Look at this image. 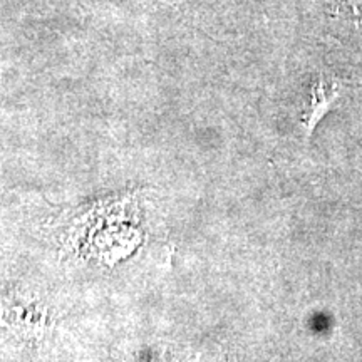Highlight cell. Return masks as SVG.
<instances>
[{
	"mask_svg": "<svg viewBox=\"0 0 362 362\" xmlns=\"http://www.w3.org/2000/svg\"><path fill=\"white\" fill-rule=\"evenodd\" d=\"M47 305L37 297L13 292L0 297V327L19 336H39L47 327Z\"/></svg>",
	"mask_w": 362,
	"mask_h": 362,
	"instance_id": "6da1fadb",
	"label": "cell"
},
{
	"mask_svg": "<svg viewBox=\"0 0 362 362\" xmlns=\"http://www.w3.org/2000/svg\"><path fill=\"white\" fill-rule=\"evenodd\" d=\"M341 90L342 84L336 78H332V76L329 78V76L320 74L319 78L312 81L304 115V128L307 136L312 133L315 124L322 119L334 101L341 96Z\"/></svg>",
	"mask_w": 362,
	"mask_h": 362,
	"instance_id": "7a4b0ae2",
	"label": "cell"
},
{
	"mask_svg": "<svg viewBox=\"0 0 362 362\" xmlns=\"http://www.w3.org/2000/svg\"><path fill=\"white\" fill-rule=\"evenodd\" d=\"M337 13L346 24L362 30V0H337Z\"/></svg>",
	"mask_w": 362,
	"mask_h": 362,
	"instance_id": "3957f363",
	"label": "cell"
},
{
	"mask_svg": "<svg viewBox=\"0 0 362 362\" xmlns=\"http://www.w3.org/2000/svg\"><path fill=\"white\" fill-rule=\"evenodd\" d=\"M175 2H180V0H175Z\"/></svg>",
	"mask_w": 362,
	"mask_h": 362,
	"instance_id": "277c9868",
	"label": "cell"
}]
</instances>
